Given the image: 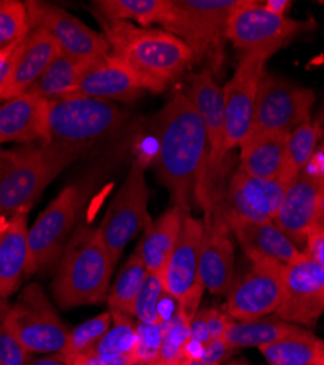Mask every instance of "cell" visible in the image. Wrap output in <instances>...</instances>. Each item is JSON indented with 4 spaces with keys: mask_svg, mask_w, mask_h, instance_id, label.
Wrapping results in <instances>:
<instances>
[{
    "mask_svg": "<svg viewBox=\"0 0 324 365\" xmlns=\"http://www.w3.org/2000/svg\"><path fill=\"white\" fill-rule=\"evenodd\" d=\"M154 167L172 205L190 210L200 205L208 171L209 146L202 118L186 93H175L155 118Z\"/></svg>",
    "mask_w": 324,
    "mask_h": 365,
    "instance_id": "1",
    "label": "cell"
},
{
    "mask_svg": "<svg viewBox=\"0 0 324 365\" xmlns=\"http://www.w3.org/2000/svg\"><path fill=\"white\" fill-rule=\"evenodd\" d=\"M95 18L103 28L110 51L148 82L155 94L164 93L171 82L179 79L194 63L189 47L164 29L108 21L97 15Z\"/></svg>",
    "mask_w": 324,
    "mask_h": 365,
    "instance_id": "2",
    "label": "cell"
},
{
    "mask_svg": "<svg viewBox=\"0 0 324 365\" xmlns=\"http://www.w3.org/2000/svg\"><path fill=\"white\" fill-rule=\"evenodd\" d=\"M114 263L98 228H75L58 262L53 294L62 309L93 306L107 299Z\"/></svg>",
    "mask_w": 324,
    "mask_h": 365,
    "instance_id": "3",
    "label": "cell"
},
{
    "mask_svg": "<svg viewBox=\"0 0 324 365\" xmlns=\"http://www.w3.org/2000/svg\"><path fill=\"white\" fill-rule=\"evenodd\" d=\"M129 114L117 103L70 96L48 103L46 140L76 158L119 132Z\"/></svg>",
    "mask_w": 324,
    "mask_h": 365,
    "instance_id": "4",
    "label": "cell"
},
{
    "mask_svg": "<svg viewBox=\"0 0 324 365\" xmlns=\"http://www.w3.org/2000/svg\"><path fill=\"white\" fill-rule=\"evenodd\" d=\"M0 168V217L11 218L31 210L51 180L76 157L47 143L23 145L2 152Z\"/></svg>",
    "mask_w": 324,
    "mask_h": 365,
    "instance_id": "5",
    "label": "cell"
},
{
    "mask_svg": "<svg viewBox=\"0 0 324 365\" xmlns=\"http://www.w3.org/2000/svg\"><path fill=\"white\" fill-rule=\"evenodd\" d=\"M241 0H172V12L162 26L192 51L194 63L208 62L218 71L224 60L228 22Z\"/></svg>",
    "mask_w": 324,
    "mask_h": 365,
    "instance_id": "6",
    "label": "cell"
},
{
    "mask_svg": "<svg viewBox=\"0 0 324 365\" xmlns=\"http://www.w3.org/2000/svg\"><path fill=\"white\" fill-rule=\"evenodd\" d=\"M146 165L148 163L142 157L133 161L98 227L114 264L120 260L129 242L152 224L148 210L151 193L145 177Z\"/></svg>",
    "mask_w": 324,
    "mask_h": 365,
    "instance_id": "7",
    "label": "cell"
},
{
    "mask_svg": "<svg viewBox=\"0 0 324 365\" xmlns=\"http://www.w3.org/2000/svg\"><path fill=\"white\" fill-rule=\"evenodd\" d=\"M314 101L313 89L264 72L258 85L253 123L246 139L289 135L311 121Z\"/></svg>",
    "mask_w": 324,
    "mask_h": 365,
    "instance_id": "8",
    "label": "cell"
},
{
    "mask_svg": "<svg viewBox=\"0 0 324 365\" xmlns=\"http://www.w3.org/2000/svg\"><path fill=\"white\" fill-rule=\"evenodd\" d=\"M317 22L313 18L292 19L278 16L264 8L263 2L241 0L229 18L226 40L243 54L256 51L276 53L296 38L313 33Z\"/></svg>",
    "mask_w": 324,
    "mask_h": 365,
    "instance_id": "9",
    "label": "cell"
},
{
    "mask_svg": "<svg viewBox=\"0 0 324 365\" xmlns=\"http://www.w3.org/2000/svg\"><path fill=\"white\" fill-rule=\"evenodd\" d=\"M82 205L83 189L79 185H72L58 193L38 215L28 231L26 278L58 264L76 228Z\"/></svg>",
    "mask_w": 324,
    "mask_h": 365,
    "instance_id": "10",
    "label": "cell"
},
{
    "mask_svg": "<svg viewBox=\"0 0 324 365\" xmlns=\"http://www.w3.org/2000/svg\"><path fill=\"white\" fill-rule=\"evenodd\" d=\"M186 94L200 115L206 136H208V171H206L204 193L199 205L206 217L212 214L221 200V195L218 192V178L221 177L226 157L224 96L222 88L216 83L214 73L208 68L190 76Z\"/></svg>",
    "mask_w": 324,
    "mask_h": 365,
    "instance_id": "11",
    "label": "cell"
},
{
    "mask_svg": "<svg viewBox=\"0 0 324 365\" xmlns=\"http://www.w3.org/2000/svg\"><path fill=\"white\" fill-rule=\"evenodd\" d=\"M5 323L31 355L58 354L70 331L38 284L23 288Z\"/></svg>",
    "mask_w": 324,
    "mask_h": 365,
    "instance_id": "12",
    "label": "cell"
},
{
    "mask_svg": "<svg viewBox=\"0 0 324 365\" xmlns=\"http://www.w3.org/2000/svg\"><path fill=\"white\" fill-rule=\"evenodd\" d=\"M202 237L203 221L187 214L177 245L162 272L165 294L177 301L180 313L189 322L196 317L204 291L199 273Z\"/></svg>",
    "mask_w": 324,
    "mask_h": 365,
    "instance_id": "13",
    "label": "cell"
},
{
    "mask_svg": "<svg viewBox=\"0 0 324 365\" xmlns=\"http://www.w3.org/2000/svg\"><path fill=\"white\" fill-rule=\"evenodd\" d=\"M272 54L271 51L243 54L235 73L222 88L226 155L240 146L250 132L258 85Z\"/></svg>",
    "mask_w": 324,
    "mask_h": 365,
    "instance_id": "14",
    "label": "cell"
},
{
    "mask_svg": "<svg viewBox=\"0 0 324 365\" xmlns=\"http://www.w3.org/2000/svg\"><path fill=\"white\" fill-rule=\"evenodd\" d=\"M288 185L279 178H260L235 171L219 206L209 218L244 220L251 222L273 221Z\"/></svg>",
    "mask_w": 324,
    "mask_h": 365,
    "instance_id": "15",
    "label": "cell"
},
{
    "mask_svg": "<svg viewBox=\"0 0 324 365\" xmlns=\"http://www.w3.org/2000/svg\"><path fill=\"white\" fill-rule=\"evenodd\" d=\"M324 314V270L303 253L283 267L282 298L275 316L313 327Z\"/></svg>",
    "mask_w": 324,
    "mask_h": 365,
    "instance_id": "16",
    "label": "cell"
},
{
    "mask_svg": "<svg viewBox=\"0 0 324 365\" xmlns=\"http://www.w3.org/2000/svg\"><path fill=\"white\" fill-rule=\"evenodd\" d=\"M25 5L31 26L47 31L62 54L83 62H93L110 53V46L103 33L94 31L68 11L37 0H29Z\"/></svg>",
    "mask_w": 324,
    "mask_h": 365,
    "instance_id": "17",
    "label": "cell"
},
{
    "mask_svg": "<svg viewBox=\"0 0 324 365\" xmlns=\"http://www.w3.org/2000/svg\"><path fill=\"white\" fill-rule=\"evenodd\" d=\"M283 267L273 260L251 262L250 270L226 295V313L232 320H254L276 312L282 298Z\"/></svg>",
    "mask_w": 324,
    "mask_h": 365,
    "instance_id": "18",
    "label": "cell"
},
{
    "mask_svg": "<svg viewBox=\"0 0 324 365\" xmlns=\"http://www.w3.org/2000/svg\"><path fill=\"white\" fill-rule=\"evenodd\" d=\"M143 91H151L150 83L110 51L85 69L73 96L111 103H132Z\"/></svg>",
    "mask_w": 324,
    "mask_h": 365,
    "instance_id": "19",
    "label": "cell"
},
{
    "mask_svg": "<svg viewBox=\"0 0 324 365\" xmlns=\"http://www.w3.org/2000/svg\"><path fill=\"white\" fill-rule=\"evenodd\" d=\"M323 187L324 177L308 171H303L286 187L282 203L272 222L297 247L305 246Z\"/></svg>",
    "mask_w": 324,
    "mask_h": 365,
    "instance_id": "20",
    "label": "cell"
},
{
    "mask_svg": "<svg viewBox=\"0 0 324 365\" xmlns=\"http://www.w3.org/2000/svg\"><path fill=\"white\" fill-rule=\"evenodd\" d=\"M234 245L225 220H203L199 273L209 292L226 297L234 285Z\"/></svg>",
    "mask_w": 324,
    "mask_h": 365,
    "instance_id": "21",
    "label": "cell"
},
{
    "mask_svg": "<svg viewBox=\"0 0 324 365\" xmlns=\"http://www.w3.org/2000/svg\"><path fill=\"white\" fill-rule=\"evenodd\" d=\"M58 54L61 48L53 37L41 28H33L22 41L11 73L0 88V103L28 93Z\"/></svg>",
    "mask_w": 324,
    "mask_h": 365,
    "instance_id": "22",
    "label": "cell"
},
{
    "mask_svg": "<svg viewBox=\"0 0 324 365\" xmlns=\"http://www.w3.org/2000/svg\"><path fill=\"white\" fill-rule=\"evenodd\" d=\"M226 224L251 262L273 260L286 266L304 253L272 221L229 220Z\"/></svg>",
    "mask_w": 324,
    "mask_h": 365,
    "instance_id": "23",
    "label": "cell"
},
{
    "mask_svg": "<svg viewBox=\"0 0 324 365\" xmlns=\"http://www.w3.org/2000/svg\"><path fill=\"white\" fill-rule=\"evenodd\" d=\"M48 103L33 94H21L0 104V139L4 143H43Z\"/></svg>",
    "mask_w": 324,
    "mask_h": 365,
    "instance_id": "24",
    "label": "cell"
},
{
    "mask_svg": "<svg viewBox=\"0 0 324 365\" xmlns=\"http://www.w3.org/2000/svg\"><path fill=\"white\" fill-rule=\"evenodd\" d=\"M28 210L6 218L0 228V295L9 298L26 278L29 259Z\"/></svg>",
    "mask_w": 324,
    "mask_h": 365,
    "instance_id": "25",
    "label": "cell"
},
{
    "mask_svg": "<svg viewBox=\"0 0 324 365\" xmlns=\"http://www.w3.org/2000/svg\"><path fill=\"white\" fill-rule=\"evenodd\" d=\"M189 214L183 207L172 205L164 214L145 230L135 250L137 257L151 273L162 275L164 267L179 240L184 217Z\"/></svg>",
    "mask_w": 324,
    "mask_h": 365,
    "instance_id": "26",
    "label": "cell"
},
{
    "mask_svg": "<svg viewBox=\"0 0 324 365\" xmlns=\"http://www.w3.org/2000/svg\"><path fill=\"white\" fill-rule=\"evenodd\" d=\"M305 329L298 324L288 323L279 317H260L254 320H232L225 333L224 342L231 349L240 348H261L278 341L296 336L303 333Z\"/></svg>",
    "mask_w": 324,
    "mask_h": 365,
    "instance_id": "27",
    "label": "cell"
},
{
    "mask_svg": "<svg viewBox=\"0 0 324 365\" xmlns=\"http://www.w3.org/2000/svg\"><path fill=\"white\" fill-rule=\"evenodd\" d=\"M289 135H263L246 139L241 146L239 170L260 178H279Z\"/></svg>",
    "mask_w": 324,
    "mask_h": 365,
    "instance_id": "28",
    "label": "cell"
},
{
    "mask_svg": "<svg viewBox=\"0 0 324 365\" xmlns=\"http://www.w3.org/2000/svg\"><path fill=\"white\" fill-rule=\"evenodd\" d=\"M97 16L108 21L136 22L137 26H164L172 12V0H95Z\"/></svg>",
    "mask_w": 324,
    "mask_h": 365,
    "instance_id": "29",
    "label": "cell"
},
{
    "mask_svg": "<svg viewBox=\"0 0 324 365\" xmlns=\"http://www.w3.org/2000/svg\"><path fill=\"white\" fill-rule=\"evenodd\" d=\"M94 62V60H93ZM91 62H83L65 54H58L38 81L28 89V94H33L47 103L68 98L75 94L76 86L85 69Z\"/></svg>",
    "mask_w": 324,
    "mask_h": 365,
    "instance_id": "30",
    "label": "cell"
},
{
    "mask_svg": "<svg viewBox=\"0 0 324 365\" xmlns=\"http://www.w3.org/2000/svg\"><path fill=\"white\" fill-rule=\"evenodd\" d=\"M269 365H315L324 354V341L310 330L258 348Z\"/></svg>",
    "mask_w": 324,
    "mask_h": 365,
    "instance_id": "31",
    "label": "cell"
},
{
    "mask_svg": "<svg viewBox=\"0 0 324 365\" xmlns=\"http://www.w3.org/2000/svg\"><path fill=\"white\" fill-rule=\"evenodd\" d=\"M148 273V269L133 252L108 289L107 304L111 314L133 317L136 298Z\"/></svg>",
    "mask_w": 324,
    "mask_h": 365,
    "instance_id": "32",
    "label": "cell"
},
{
    "mask_svg": "<svg viewBox=\"0 0 324 365\" xmlns=\"http://www.w3.org/2000/svg\"><path fill=\"white\" fill-rule=\"evenodd\" d=\"M320 145L318 133L311 121L289 133L285 149V161L279 180L286 185L296 180L310 164Z\"/></svg>",
    "mask_w": 324,
    "mask_h": 365,
    "instance_id": "33",
    "label": "cell"
},
{
    "mask_svg": "<svg viewBox=\"0 0 324 365\" xmlns=\"http://www.w3.org/2000/svg\"><path fill=\"white\" fill-rule=\"evenodd\" d=\"M114 326L110 327L104 336L85 354H91L103 359H115L132 356L136 345V323L132 317L111 314Z\"/></svg>",
    "mask_w": 324,
    "mask_h": 365,
    "instance_id": "34",
    "label": "cell"
},
{
    "mask_svg": "<svg viewBox=\"0 0 324 365\" xmlns=\"http://www.w3.org/2000/svg\"><path fill=\"white\" fill-rule=\"evenodd\" d=\"M31 29L25 2L0 0V51L21 44Z\"/></svg>",
    "mask_w": 324,
    "mask_h": 365,
    "instance_id": "35",
    "label": "cell"
},
{
    "mask_svg": "<svg viewBox=\"0 0 324 365\" xmlns=\"http://www.w3.org/2000/svg\"><path fill=\"white\" fill-rule=\"evenodd\" d=\"M111 313L105 312L76 326L69 331L66 345L58 354H61L68 362H70L78 355L88 352L91 348H94V345L111 327Z\"/></svg>",
    "mask_w": 324,
    "mask_h": 365,
    "instance_id": "36",
    "label": "cell"
},
{
    "mask_svg": "<svg viewBox=\"0 0 324 365\" xmlns=\"http://www.w3.org/2000/svg\"><path fill=\"white\" fill-rule=\"evenodd\" d=\"M164 294H165V289H164L162 275L150 272L136 298L133 317H136L137 322L146 323V324L161 323L158 306Z\"/></svg>",
    "mask_w": 324,
    "mask_h": 365,
    "instance_id": "37",
    "label": "cell"
},
{
    "mask_svg": "<svg viewBox=\"0 0 324 365\" xmlns=\"http://www.w3.org/2000/svg\"><path fill=\"white\" fill-rule=\"evenodd\" d=\"M164 338L162 323H136V345L133 349V365H157Z\"/></svg>",
    "mask_w": 324,
    "mask_h": 365,
    "instance_id": "38",
    "label": "cell"
},
{
    "mask_svg": "<svg viewBox=\"0 0 324 365\" xmlns=\"http://www.w3.org/2000/svg\"><path fill=\"white\" fill-rule=\"evenodd\" d=\"M190 342V322L180 320L164 331L157 365H182Z\"/></svg>",
    "mask_w": 324,
    "mask_h": 365,
    "instance_id": "39",
    "label": "cell"
},
{
    "mask_svg": "<svg viewBox=\"0 0 324 365\" xmlns=\"http://www.w3.org/2000/svg\"><path fill=\"white\" fill-rule=\"evenodd\" d=\"M33 355L18 341L5 320L0 323V365H28Z\"/></svg>",
    "mask_w": 324,
    "mask_h": 365,
    "instance_id": "40",
    "label": "cell"
},
{
    "mask_svg": "<svg viewBox=\"0 0 324 365\" xmlns=\"http://www.w3.org/2000/svg\"><path fill=\"white\" fill-rule=\"evenodd\" d=\"M206 320V324L209 327V333H211V338L214 339H222L224 333L228 327V324L232 322V319L228 314H224L215 309H209V310H204L200 312Z\"/></svg>",
    "mask_w": 324,
    "mask_h": 365,
    "instance_id": "41",
    "label": "cell"
},
{
    "mask_svg": "<svg viewBox=\"0 0 324 365\" xmlns=\"http://www.w3.org/2000/svg\"><path fill=\"white\" fill-rule=\"evenodd\" d=\"M234 349H231L224 339H214L211 341L208 345H204L203 348V354H202V361L208 362V364H214V365H221L222 361H225L229 354Z\"/></svg>",
    "mask_w": 324,
    "mask_h": 365,
    "instance_id": "42",
    "label": "cell"
},
{
    "mask_svg": "<svg viewBox=\"0 0 324 365\" xmlns=\"http://www.w3.org/2000/svg\"><path fill=\"white\" fill-rule=\"evenodd\" d=\"M212 341L209 327L206 324V320L202 313H197L196 317L190 322V342L199 345H208Z\"/></svg>",
    "mask_w": 324,
    "mask_h": 365,
    "instance_id": "43",
    "label": "cell"
},
{
    "mask_svg": "<svg viewBox=\"0 0 324 365\" xmlns=\"http://www.w3.org/2000/svg\"><path fill=\"white\" fill-rule=\"evenodd\" d=\"M70 365H133L132 356H122L115 359H103L100 356L91 355V354H82L73 358Z\"/></svg>",
    "mask_w": 324,
    "mask_h": 365,
    "instance_id": "44",
    "label": "cell"
},
{
    "mask_svg": "<svg viewBox=\"0 0 324 365\" xmlns=\"http://www.w3.org/2000/svg\"><path fill=\"white\" fill-rule=\"evenodd\" d=\"M304 253L324 270V234L308 235Z\"/></svg>",
    "mask_w": 324,
    "mask_h": 365,
    "instance_id": "45",
    "label": "cell"
},
{
    "mask_svg": "<svg viewBox=\"0 0 324 365\" xmlns=\"http://www.w3.org/2000/svg\"><path fill=\"white\" fill-rule=\"evenodd\" d=\"M21 44H18V46H15L12 48L0 51V88H2V85L6 81V78L11 73V69L14 66V63H15V58L18 56Z\"/></svg>",
    "mask_w": 324,
    "mask_h": 365,
    "instance_id": "46",
    "label": "cell"
},
{
    "mask_svg": "<svg viewBox=\"0 0 324 365\" xmlns=\"http://www.w3.org/2000/svg\"><path fill=\"white\" fill-rule=\"evenodd\" d=\"M304 171H308L311 174L324 177V140L318 145L314 157L311 158L308 167Z\"/></svg>",
    "mask_w": 324,
    "mask_h": 365,
    "instance_id": "47",
    "label": "cell"
},
{
    "mask_svg": "<svg viewBox=\"0 0 324 365\" xmlns=\"http://www.w3.org/2000/svg\"><path fill=\"white\" fill-rule=\"evenodd\" d=\"M311 234H324V187L321 190L317 210H315V217L310 230V235Z\"/></svg>",
    "mask_w": 324,
    "mask_h": 365,
    "instance_id": "48",
    "label": "cell"
},
{
    "mask_svg": "<svg viewBox=\"0 0 324 365\" xmlns=\"http://www.w3.org/2000/svg\"><path fill=\"white\" fill-rule=\"evenodd\" d=\"M264 8H266L269 12L278 16H286L288 11L292 8L291 0H268V2H263Z\"/></svg>",
    "mask_w": 324,
    "mask_h": 365,
    "instance_id": "49",
    "label": "cell"
},
{
    "mask_svg": "<svg viewBox=\"0 0 324 365\" xmlns=\"http://www.w3.org/2000/svg\"><path fill=\"white\" fill-rule=\"evenodd\" d=\"M28 365H70L61 354H48L44 356H38L29 361Z\"/></svg>",
    "mask_w": 324,
    "mask_h": 365,
    "instance_id": "50",
    "label": "cell"
},
{
    "mask_svg": "<svg viewBox=\"0 0 324 365\" xmlns=\"http://www.w3.org/2000/svg\"><path fill=\"white\" fill-rule=\"evenodd\" d=\"M311 123L314 125L317 133H318V139H320V143L324 140V101L320 107V110L317 111L315 117L311 118Z\"/></svg>",
    "mask_w": 324,
    "mask_h": 365,
    "instance_id": "51",
    "label": "cell"
},
{
    "mask_svg": "<svg viewBox=\"0 0 324 365\" xmlns=\"http://www.w3.org/2000/svg\"><path fill=\"white\" fill-rule=\"evenodd\" d=\"M9 309H11L9 299L6 297H4V295H0V323H2L6 319Z\"/></svg>",
    "mask_w": 324,
    "mask_h": 365,
    "instance_id": "52",
    "label": "cell"
},
{
    "mask_svg": "<svg viewBox=\"0 0 324 365\" xmlns=\"http://www.w3.org/2000/svg\"><path fill=\"white\" fill-rule=\"evenodd\" d=\"M183 365H214V364H208V362H204V361H202V359L186 358L184 362H183Z\"/></svg>",
    "mask_w": 324,
    "mask_h": 365,
    "instance_id": "53",
    "label": "cell"
},
{
    "mask_svg": "<svg viewBox=\"0 0 324 365\" xmlns=\"http://www.w3.org/2000/svg\"><path fill=\"white\" fill-rule=\"evenodd\" d=\"M228 365H253V364H250V362L246 361V359H237V361H234V362H231V364H228Z\"/></svg>",
    "mask_w": 324,
    "mask_h": 365,
    "instance_id": "54",
    "label": "cell"
},
{
    "mask_svg": "<svg viewBox=\"0 0 324 365\" xmlns=\"http://www.w3.org/2000/svg\"><path fill=\"white\" fill-rule=\"evenodd\" d=\"M315 365H324V354H323V355H320V356H318V359H317V362H315Z\"/></svg>",
    "mask_w": 324,
    "mask_h": 365,
    "instance_id": "55",
    "label": "cell"
},
{
    "mask_svg": "<svg viewBox=\"0 0 324 365\" xmlns=\"http://www.w3.org/2000/svg\"><path fill=\"white\" fill-rule=\"evenodd\" d=\"M4 167V157H2V150H0V168Z\"/></svg>",
    "mask_w": 324,
    "mask_h": 365,
    "instance_id": "56",
    "label": "cell"
},
{
    "mask_svg": "<svg viewBox=\"0 0 324 365\" xmlns=\"http://www.w3.org/2000/svg\"><path fill=\"white\" fill-rule=\"evenodd\" d=\"M5 220H6V218H4V217H0V228H2V225H4Z\"/></svg>",
    "mask_w": 324,
    "mask_h": 365,
    "instance_id": "57",
    "label": "cell"
},
{
    "mask_svg": "<svg viewBox=\"0 0 324 365\" xmlns=\"http://www.w3.org/2000/svg\"><path fill=\"white\" fill-rule=\"evenodd\" d=\"M2 145H5V143H4V140H2V139H0V146H2Z\"/></svg>",
    "mask_w": 324,
    "mask_h": 365,
    "instance_id": "58",
    "label": "cell"
},
{
    "mask_svg": "<svg viewBox=\"0 0 324 365\" xmlns=\"http://www.w3.org/2000/svg\"><path fill=\"white\" fill-rule=\"evenodd\" d=\"M182 365H183V364H182Z\"/></svg>",
    "mask_w": 324,
    "mask_h": 365,
    "instance_id": "59",
    "label": "cell"
}]
</instances>
